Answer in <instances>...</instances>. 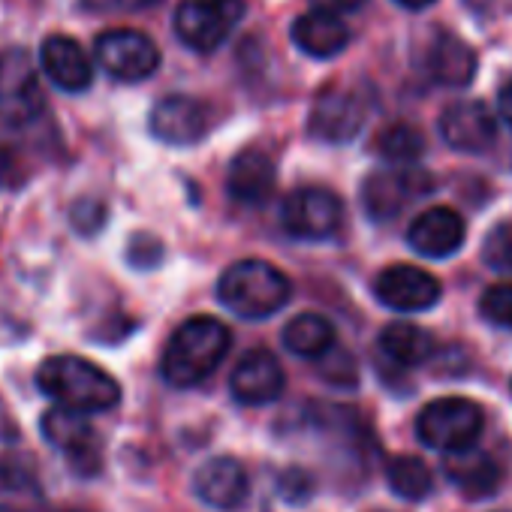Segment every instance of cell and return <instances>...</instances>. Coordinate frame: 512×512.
I'll return each mask as SVG.
<instances>
[{
  "instance_id": "cell-19",
  "label": "cell",
  "mask_w": 512,
  "mask_h": 512,
  "mask_svg": "<svg viewBox=\"0 0 512 512\" xmlns=\"http://www.w3.org/2000/svg\"><path fill=\"white\" fill-rule=\"evenodd\" d=\"M226 190L241 205H263L275 190V163L266 151L247 148L241 151L226 175Z\"/></svg>"
},
{
  "instance_id": "cell-37",
  "label": "cell",
  "mask_w": 512,
  "mask_h": 512,
  "mask_svg": "<svg viewBox=\"0 0 512 512\" xmlns=\"http://www.w3.org/2000/svg\"><path fill=\"white\" fill-rule=\"evenodd\" d=\"M61 512H85V509H61Z\"/></svg>"
},
{
  "instance_id": "cell-35",
  "label": "cell",
  "mask_w": 512,
  "mask_h": 512,
  "mask_svg": "<svg viewBox=\"0 0 512 512\" xmlns=\"http://www.w3.org/2000/svg\"><path fill=\"white\" fill-rule=\"evenodd\" d=\"M395 4H401L404 10H425L434 4V0H395Z\"/></svg>"
},
{
  "instance_id": "cell-4",
  "label": "cell",
  "mask_w": 512,
  "mask_h": 512,
  "mask_svg": "<svg viewBox=\"0 0 512 512\" xmlns=\"http://www.w3.org/2000/svg\"><path fill=\"white\" fill-rule=\"evenodd\" d=\"M485 425L482 407L470 398H437L422 407L416 419V434L425 446L446 455L470 449Z\"/></svg>"
},
{
  "instance_id": "cell-20",
  "label": "cell",
  "mask_w": 512,
  "mask_h": 512,
  "mask_svg": "<svg viewBox=\"0 0 512 512\" xmlns=\"http://www.w3.org/2000/svg\"><path fill=\"white\" fill-rule=\"evenodd\" d=\"M425 70L437 85L464 88L476 76V52L449 31H437L425 52Z\"/></svg>"
},
{
  "instance_id": "cell-22",
  "label": "cell",
  "mask_w": 512,
  "mask_h": 512,
  "mask_svg": "<svg viewBox=\"0 0 512 512\" xmlns=\"http://www.w3.org/2000/svg\"><path fill=\"white\" fill-rule=\"evenodd\" d=\"M293 43L311 55V58H335L350 43V28L338 13L329 10H311L296 19L293 25Z\"/></svg>"
},
{
  "instance_id": "cell-12",
  "label": "cell",
  "mask_w": 512,
  "mask_h": 512,
  "mask_svg": "<svg viewBox=\"0 0 512 512\" xmlns=\"http://www.w3.org/2000/svg\"><path fill=\"white\" fill-rule=\"evenodd\" d=\"M377 299L398 314H419L440 302V281L419 266H389L374 281Z\"/></svg>"
},
{
  "instance_id": "cell-15",
  "label": "cell",
  "mask_w": 512,
  "mask_h": 512,
  "mask_svg": "<svg viewBox=\"0 0 512 512\" xmlns=\"http://www.w3.org/2000/svg\"><path fill=\"white\" fill-rule=\"evenodd\" d=\"M440 136L449 148L464 154H482L494 145L497 124L494 115L479 100H461L452 103L440 118Z\"/></svg>"
},
{
  "instance_id": "cell-14",
  "label": "cell",
  "mask_w": 512,
  "mask_h": 512,
  "mask_svg": "<svg viewBox=\"0 0 512 512\" xmlns=\"http://www.w3.org/2000/svg\"><path fill=\"white\" fill-rule=\"evenodd\" d=\"M208 109L196 97L172 94L151 109V133L166 145H193L208 133Z\"/></svg>"
},
{
  "instance_id": "cell-7",
  "label": "cell",
  "mask_w": 512,
  "mask_h": 512,
  "mask_svg": "<svg viewBox=\"0 0 512 512\" xmlns=\"http://www.w3.org/2000/svg\"><path fill=\"white\" fill-rule=\"evenodd\" d=\"M434 181L422 169H380L362 184V208L371 220L383 223L398 217L410 202L431 193Z\"/></svg>"
},
{
  "instance_id": "cell-30",
  "label": "cell",
  "mask_w": 512,
  "mask_h": 512,
  "mask_svg": "<svg viewBox=\"0 0 512 512\" xmlns=\"http://www.w3.org/2000/svg\"><path fill=\"white\" fill-rule=\"evenodd\" d=\"M323 365H320V374L329 380V383H335V386H356V362H353V356L350 353H344V350H329L323 359H320Z\"/></svg>"
},
{
  "instance_id": "cell-36",
  "label": "cell",
  "mask_w": 512,
  "mask_h": 512,
  "mask_svg": "<svg viewBox=\"0 0 512 512\" xmlns=\"http://www.w3.org/2000/svg\"><path fill=\"white\" fill-rule=\"evenodd\" d=\"M214 4H238V0H214Z\"/></svg>"
},
{
  "instance_id": "cell-11",
  "label": "cell",
  "mask_w": 512,
  "mask_h": 512,
  "mask_svg": "<svg viewBox=\"0 0 512 512\" xmlns=\"http://www.w3.org/2000/svg\"><path fill=\"white\" fill-rule=\"evenodd\" d=\"M365 118H368V112H365V103L359 94L344 91V88H326L314 100L308 130L320 142L344 145L359 136V130L365 127Z\"/></svg>"
},
{
  "instance_id": "cell-2",
  "label": "cell",
  "mask_w": 512,
  "mask_h": 512,
  "mask_svg": "<svg viewBox=\"0 0 512 512\" xmlns=\"http://www.w3.org/2000/svg\"><path fill=\"white\" fill-rule=\"evenodd\" d=\"M37 386L43 395L55 398L58 407L76 413H106L118 407L121 386L112 374L82 356H52L37 371Z\"/></svg>"
},
{
  "instance_id": "cell-29",
  "label": "cell",
  "mask_w": 512,
  "mask_h": 512,
  "mask_svg": "<svg viewBox=\"0 0 512 512\" xmlns=\"http://www.w3.org/2000/svg\"><path fill=\"white\" fill-rule=\"evenodd\" d=\"M479 314L500 329H512V284L488 287L479 299Z\"/></svg>"
},
{
  "instance_id": "cell-5",
  "label": "cell",
  "mask_w": 512,
  "mask_h": 512,
  "mask_svg": "<svg viewBox=\"0 0 512 512\" xmlns=\"http://www.w3.org/2000/svg\"><path fill=\"white\" fill-rule=\"evenodd\" d=\"M97 61L118 82H142L160 67V49L154 40L133 28H112L97 37Z\"/></svg>"
},
{
  "instance_id": "cell-25",
  "label": "cell",
  "mask_w": 512,
  "mask_h": 512,
  "mask_svg": "<svg viewBox=\"0 0 512 512\" xmlns=\"http://www.w3.org/2000/svg\"><path fill=\"white\" fill-rule=\"evenodd\" d=\"M284 347L302 359H323L335 347V326L320 314H299L284 326Z\"/></svg>"
},
{
  "instance_id": "cell-1",
  "label": "cell",
  "mask_w": 512,
  "mask_h": 512,
  "mask_svg": "<svg viewBox=\"0 0 512 512\" xmlns=\"http://www.w3.org/2000/svg\"><path fill=\"white\" fill-rule=\"evenodd\" d=\"M229 344L232 335L220 320L190 317L172 332L160 359V374L169 386L190 389L217 371V365L229 353Z\"/></svg>"
},
{
  "instance_id": "cell-16",
  "label": "cell",
  "mask_w": 512,
  "mask_h": 512,
  "mask_svg": "<svg viewBox=\"0 0 512 512\" xmlns=\"http://www.w3.org/2000/svg\"><path fill=\"white\" fill-rule=\"evenodd\" d=\"M464 235H467V226L461 214L443 205L422 211L407 229L410 247L428 256V260H446V256H452L464 244Z\"/></svg>"
},
{
  "instance_id": "cell-13",
  "label": "cell",
  "mask_w": 512,
  "mask_h": 512,
  "mask_svg": "<svg viewBox=\"0 0 512 512\" xmlns=\"http://www.w3.org/2000/svg\"><path fill=\"white\" fill-rule=\"evenodd\" d=\"M232 398L247 407H263L281 398L284 392V368L266 350H250L238 359L229 377Z\"/></svg>"
},
{
  "instance_id": "cell-23",
  "label": "cell",
  "mask_w": 512,
  "mask_h": 512,
  "mask_svg": "<svg viewBox=\"0 0 512 512\" xmlns=\"http://www.w3.org/2000/svg\"><path fill=\"white\" fill-rule=\"evenodd\" d=\"M380 350L389 362L401 368H416L425 365L434 353V341L425 329L413 323H389L380 332Z\"/></svg>"
},
{
  "instance_id": "cell-34",
  "label": "cell",
  "mask_w": 512,
  "mask_h": 512,
  "mask_svg": "<svg viewBox=\"0 0 512 512\" xmlns=\"http://www.w3.org/2000/svg\"><path fill=\"white\" fill-rule=\"evenodd\" d=\"M500 115H503V121L509 124V130H512V79L503 85V91H500Z\"/></svg>"
},
{
  "instance_id": "cell-17",
  "label": "cell",
  "mask_w": 512,
  "mask_h": 512,
  "mask_svg": "<svg viewBox=\"0 0 512 512\" xmlns=\"http://www.w3.org/2000/svg\"><path fill=\"white\" fill-rule=\"evenodd\" d=\"M196 497L220 512H232L247 497V473L235 458H211L193 476Z\"/></svg>"
},
{
  "instance_id": "cell-24",
  "label": "cell",
  "mask_w": 512,
  "mask_h": 512,
  "mask_svg": "<svg viewBox=\"0 0 512 512\" xmlns=\"http://www.w3.org/2000/svg\"><path fill=\"white\" fill-rule=\"evenodd\" d=\"M43 503V485L28 467L0 461V512H40Z\"/></svg>"
},
{
  "instance_id": "cell-8",
  "label": "cell",
  "mask_w": 512,
  "mask_h": 512,
  "mask_svg": "<svg viewBox=\"0 0 512 512\" xmlns=\"http://www.w3.org/2000/svg\"><path fill=\"white\" fill-rule=\"evenodd\" d=\"M344 205L326 187H299L284 202V229L302 241H323L341 229Z\"/></svg>"
},
{
  "instance_id": "cell-3",
  "label": "cell",
  "mask_w": 512,
  "mask_h": 512,
  "mask_svg": "<svg viewBox=\"0 0 512 512\" xmlns=\"http://www.w3.org/2000/svg\"><path fill=\"white\" fill-rule=\"evenodd\" d=\"M293 296V287L281 269L266 260H241L229 266L217 281V299L241 320H263L278 314Z\"/></svg>"
},
{
  "instance_id": "cell-33",
  "label": "cell",
  "mask_w": 512,
  "mask_h": 512,
  "mask_svg": "<svg viewBox=\"0 0 512 512\" xmlns=\"http://www.w3.org/2000/svg\"><path fill=\"white\" fill-rule=\"evenodd\" d=\"M314 4L329 13H350V10H359L365 0H314Z\"/></svg>"
},
{
  "instance_id": "cell-9",
  "label": "cell",
  "mask_w": 512,
  "mask_h": 512,
  "mask_svg": "<svg viewBox=\"0 0 512 512\" xmlns=\"http://www.w3.org/2000/svg\"><path fill=\"white\" fill-rule=\"evenodd\" d=\"M241 4H214V0H184L175 10V34L187 49L214 52L235 28Z\"/></svg>"
},
{
  "instance_id": "cell-18",
  "label": "cell",
  "mask_w": 512,
  "mask_h": 512,
  "mask_svg": "<svg viewBox=\"0 0 512 512\" xmlns=\"http://www.w3.org/2000/svg\"><path fill=\"white\" fill-rule=\"evenodd\" d=\"M40 67L61 91L70 94H79L94 82V64L73 37H49L40 49Z\"/></svg>"
},
{
  "instance_id": "cell-38",
  "label": "cell",
  "mask_w": 512,
  "mask_h": 512,
  "mask_svg": "<svg viewBox=\"0 0 512 512\" xmlns=\"http://www.w3.org/2000/svg\"><path fill=\"white\" fill-rule=\"evenodd\" d=\"M374 512H386V509H374Z\"/></svg>"
},
{
  "instance_id": "cell-21",
  "label": "cell",
  "mask_w": 512,
  "mask_h": 512,
  "mask_svg": "<svg viewBox=\"0 0 512 512\" xmlns=\"http://www.w3.org/2000/svg\"><path fill=\"white\" fill-rule=\"evenodd\" d=\"M443 473H446L449 482H452L464 497H470V500L491 497V494L500 488V479H503L500 464H497L488 452L473 449V446L446 455Z\"/></svg>"
},
{
  "instance_id": "cell-27",
  "label": "cell",
  "mask_w": 512,
  "mask_h": 512,
  "mask_svg": "<svg viewBox=\"0 0 512 512\" xmlns=\"http://www.w3.org/2000/svg\"><path fill=\"white\" fill-rule=\"evenodd\" d=\"M374 148H377L380 157H386V160H392V163H410V160L422 157V151H425V136H422L413 124L398 121V124H389V127L377 136Z\"/></svg>"
},
{
  "instance_id": "cell-6",
  "label": "cell",
  "mask_w": 512,
  "mask_h": 512,
  "mask_svg": "<svg viewBox=\"0 0 512 512\" xmlns=\"http://www.w3.org/2000/svg\"><path fill=\"white\" fill-rule=\"evenodd\" d=\"M43 112V91L37 67L25 49L0 55V115L10 124H31Z\"/></svg>"
},
{
  "instance_id": "cell-32",
  "label": "cell",
  "mask_w": 512,
  "mask_h": 512,
  "mask_svg": "<svg viewBox=\"0 0 512 512\" xmlns=\"http://www.w3.org/2000/svg\"><path fill=\"white\" fill-rule=\"evenodd\" d=\"M278 491L287 503H305L314 494V479L302 470V467H290L281 479H278Z\"/></svg>"
},
{
  "instance_id": "cell-26",
  "label": "cell",
  "mask_w": 512,
  "mask_h": 512,
  "mask_svg": "<svg viewBox=\"0 0 512 512\" xmlns=\"http://www.w3.org/2000/svg\"><path fill=\"white\" fill-rule=\"evenodd\" d=\"M386 479L389 488L404 497V500H425L434 488V476L428 470V464L416 455H395L386 464Z\"/></svg>"
},
{
  "instance_id": "cell-31",
  "label": "cell",
  "mask_w": 512,
  "mask_h": 512,
  "mask_svg": "<svg viewBox=\"0 0 512 512\" xmlns=\"http://www.w3.org/2000/svg\"><path fill=\"white\" fill-rule=\"evenodd\" d=\"M163 260V244L154 235H133L127 247V263L133 269H154Z\"/></svg>"
},
{
  "instance_id": "cell-28",
  "label": "cell",
  "mask_w": 512,
  "mask_h": 512,
  "mask_svg": "<svg viewBox=\"0 0 512 512\" xmlns=\"http://www.w3.org/2000/svg\"><path fill=\"white\" fill-rule=\"evenodd\" d=\"M482 260L497 275H512V223H497L482 241Z\"/></svg>"
},
{
  "instance_id": "cell-10",
  "label": "cell",
  "mask_w": 512,
  "mask_h": 512,
  "mask_svg": "<svg viewBox=\"0 0 512 512\" xmlns=\"http://www.w3.org/2000/svg\"><path fill=\"white\" fill-rule=\"evenodd\" d=\"M40 428H43V437L55 449L70 455V464L76 473L88 476V473L100 470V440L85 413H76L67 407H52L40 419Z\"/></svg>"
}]
</instances>
